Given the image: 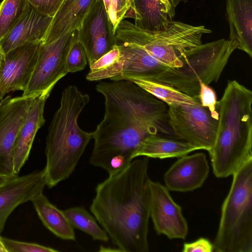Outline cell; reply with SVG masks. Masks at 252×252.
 Segmentation results:
<instances>
[{"label": "cell", "mask_w": 252, "mask_h": 252, "mask_svg": "<svg viewBox=\"0 0 252 252\" xmlns=\"http://www.w3.org/2000/svg\"><path fill=\"white\" fill-rule=\"evenodd\" d=\"M70 44L66 57L68 72L74 73L83 70L87 63L85 50L79 41L77 30L70 33Z\"/></svg>", "instance_id": "obj_26"}, {"label": "cell", "mask_w": 252, "mask_h": 252, "mask_svg": "<svg viewBox=\"0 0 252 252\" xmlns=\"http://www.w3.org/2000/svg\"><path fill=\"white\" fill-rule=\"evenodd\" d=\"M229 39L252 58V0H226Z\"/></svg>", "instance_id": "obj_20"}, {"label": "cell", "mask_w": 252, "mask_h": 252, "mask_svg": "<svg viewBox=\"0 0 252 252\" xmlns=\"http://www.w3.org/2000/svg\"><path fill=\"white\" fill-rule=\"evenodd\" d=\"M73 227L89 235L94 240L107 242L109 238L98 224L95 218L82 207H74L63 211Z\"/></svg>", "instance_id": "obj_24"}, {"label": "cell", "mask_w": 252, "mask_h": 252, "mask_svg": "<svg viewBox=\"0 0 252 252\" xmlns=\"http://www.w3.org/2000/svg\"><path fill=\"white\" fill-rule=\"evenodd\" d=\"M52 19L30 3L20 20L0 40V52L5 54L28 43L42 41Z\"/></svg>", "instance_id": "obj_16"}, {"label": "cell", "mask_w": 252, "mask_h": 252, "mask_svg": "<svg viewBox=\"0 0 252 252\" xmlns=\"http://www.w3.org/2000/svg\"><path fill=\"white\" fill-rule=\"evenodd\" d=\"M175 8L170 0H131L124 19L133 18L141 29L157 32L173 20Z\"/></svg>", "instance_id": "obj_18"}, {"label": "cell", "mask_w": 252, "mask_h": 252, "mask_svg": "<svg viewBox=\"0 0 252 252\" xmlns=\"http://www.w3.org/2000/svg\"><path fill=\"white\" fill-rule=\"evenodd\" d=\"M89 66L117 45L115 32L102 0H95L77 30Z\"/></svg>", "instance_id": "obj_10"}, {"label": "cell", "mask_w": 252, "mask_h": 252, "mask_svg": "<svg viewBox=\"0 0 252 252\" xmlns=\"http://www.w3.org/2000/svg\"><path fill=\"white\" fill-rule=\"evenodd\" d=\"M168 106V123L173 133L209 153L215 142L219 120L201 104Z\"/></svg>", "instance_id": "obj_8"}, {"label": "cell", "mask_w": 252, "mask_h": 252, "mask_svg": "<svg viewBox=\"0 0 252 252\" xmlns=\"http://www.w3.org/2000/svg\"><path fill=\"white\" fill-rule=\"evenodd\" d=\"M120 53L110 58L97 71L88 75L90 81L138 78L155 80L169 67L160 63L143 47L134 43H117Z\"/></svg>", "instance_id": "obj_7"}, {"label": "cell", "mask_w": 252, "mask_h": 252, "mask_svg": "<svg viewBox=\"0 0 252 252\" xmlns=\"http://www.w3.org/2000/svg\"><path fill=\"white\" fill-rule=\"evenodd\" d=\"M237 48L230 39H221L188 49L179 56L180 67L169 68L155 80L168 84L191 97H198L202 82H217Z\"/></svg>", "instance_id": "obj_6"}, {"label": "cell", "mask_w": 252, "mask_h": 252, "mask_svg": "<svg viewBox=\"0 0 252 252\" xmlns=\"http://www.w3.org/2000/svg\"><path fill=\"white\" fill-rule=\"evenodd\" d=\"M37 10L53 17L63 0H28Z\"/></svg>", "instance_id": "obj_30"}, {"label": "cell", "mask_w": 252, "mask_h": 252, "mask_svg": "<svg viewBox=\"0 0 252 252\" xmlns=\"http://www.w3.org/2000/svg\"><path fill=\"white\" fill-rule=\"evenodd\" d=\"M28 0H3L0 5V40L17 24L28 9Z\"/></svg>", "instance_id": "obj_25"}, {"label": "cell", "mask_w": 252, "mask_h": 252, "mask_svg": "<svg viewBox=\"0 0 252 252\" xmlns=\"http://www.w3.org/2000/svg\"><path fill=\"white\" fill-rule=\"evenodd\" d=\"M252 92L236 80H228L221 98L214 145L209 152L214 175H232L252 158Z\"/></svg>", "instance_id": "obj_3"}, {"label": "cell", "mask_w": 252, "mask_h": 252, "mask_svg": "<svg viewBox=\"0 0 252 252\" xmlns=\"http://www.w3.org/2000/svg\"><path fill=\"white\" fill-rule=\"evenodd\" d=\"M149 158L137 159L97 185L90 211L120 252H147Z\"/></svg>", "instance_id": "obj_2"}, {"label": "cell", "mask_w": 252, "mask_h": 252, "mask_svg": "<svg viewBox=\"0 0 252 252\" xmlns=\"http://www.w3.org/2000/svg\"><path fill=\"white\" fill-rule=\"evenodd\" d=\"M50 94L36 97L29 110L16 137L13 155V171L18 174L27 160L38 130L44 125V110Z\"/></svg>", "instance_id": "obj_17"}, {"label": "cell", "mask_w": 252, "mask_h": 252, "mask_svg": "<svg viewBox=\"0 0 252 252\" xmlns=\"http://www.w3.org/2000/svg\"><path fill=\"white\" fill-rule=\"evenodd\" d=\"M97 91L105 99V113L94 131L90 164L109 175L127 167L142 142L158 131L171 133L166 104L128 80L102 82Z\"/></svg>", "instance_id": "obj_1"}, {"label": "cell", "mask_w": 252, "mask_h": 252, "mask_svg": "<svg viewBox=\"0 0 252 252\" xmlns=\"http://www.w3.org/2000/svg\"><path fill=\"white\" fill-rule=\"evenodd\" d=\"M164 175L169 190L187 192L200 188L207 179L209 166L203 153L180 157Z\"/></svg>", "instance_id": "obj_15"}, {"label": "cell", "mask_w": 252, "mask_h": 252, "mask_svg": "<svg viewBox=\"0 0 252 252\" xmlns=\"http://www.w3.org/2000/svg\"><path fill=\"white\" fill-rule=\"evenodd\" d=\"M35 97L7 96L0 100V173L15 174L13 155L16 137Z\"/></svg>", "instance_id": "obj_11"}, {"label": "cell", "mask_w": 252, "mask_h": 252, "mask_svg": "<svg viewBox=\"0 0 252 252\" xmlns=\"http://www.w3.org/2000/svg\"><path fill=\"white\" fill-rule=\"evenodd\" d=\"M46 186L43 170L16 176L0 186V233L13 210L42 193Z\"/></svg>", "instance_id": "obj_14"}, {"label": "cell", "mask_w": 252, "mask_h": 252, "mask_svg": "<svg viewBox=\"0 0 252 252\" xmlns=\"http://www.w3.org/2000/svg\"><path fill=\"white\" fill-rule=\"evenodd\" d=\"M150 217L155 231L170 239H185L188 225L182 208L172 199L169 190L159 182H150Z\"/></svg>", "instance_id": "obj_13"}, {"label": "cell", "mask_w": 252, "mask_h": 252, "mask_svg": "<svg viewBox=\"0 0 252 252\" xmlns=\"http://www.w3.org/2000/svg\"><path fill=\"white\" fill-rule=\"evenodd\" d=\"M70 33L51 42H41L34 70L22 95L36 97L50 94L56 83L68 73L66 61Z\"/></svg>", "instance_id": "obj_9"}, {"label": "cell", "mask_w": 252, "mask_h": 252, "mask_svg": "<svg viewBox=\"0 0 252 252\" xmlns=\"http://www.w3.org/2000/svg\"></svg>", "instance_id": "obj_35"}, {"label": "cell", "mask_w": 252, "mask_h": 252, "mask_svg": "<svg viewBox=\"0 0 252 252\" xmlns=\"http://www.w3.org/2000/svg\"><path fill=\"white\" fill-rule=\"evenodd\" d=\"M31 201L39 219L48 229L61 239L75 240L74 228L63 211L50 203L43 192Z\"/></svg>", "instance_id": "obj_21"}, {"label": "cell", "mask_w": 252, "mask_h": 252, "mask_svg": "<svg viewBox=\"0 0 252 252\" xmlns=\"http://www.w3.org/2000/svg\"><path fill=\"white\" fill-rule=\"evenodd\" d=\"M214 251L213 244L208 239L200 238L191 243H185L183 252H212Z\"/></svg>", "instance_id": "obj_31"}, {"label": "cell", "mask_w": 252, "mask_h": 252, "mask_svg": "<svg viewBox=\"0 0 252 252\" xmlns=\"http://www.w3.org/2000/svg\"><path fill=\"white\" fill-rule=\"evenodd\" d=\"M0 252H7L6 247L0 236Z\"/></svg>", "instance_id": "obj_33"}, {"label": "cell", "mask_w": 252, "mask_h": 252, "mask_svg": "<svg viewBox=\"0 0 252 252\" xmlns=\"http://www.w3.org/2000/svg\"><path fill=\"white\" fill-rule=\"evenodd\" d=\"M18 175L6 174L0 173V186L5 184Z\"/></svg>", "instance_id": "obj_32"}, {"label": "cell", "mask_w": 252, "mask_h": 252, "mask_svg": "<svg viewBox=\"0 0 252 252\" xmlns=\"http://www.w3.org/2000/svg\"><path fill=\"white\" fill-rule=\"evenodd\" d=\"M114 32L130 5L131 0H102Z\"/></svg>", "instance_id": "obj_27"}, {"label": "cell", "mask_w": 252, "mask_h": 252, "mask_svg": "<svg viewBox=\"0 0 252 252\" xmlns=\"http://www.w3.org/2000/svg\"><path fill=\"white\" fill-rule=\"evenodd\" d=\"M199 84L198 97L201 105L207 108L212 116L215 119L219 120V114L216 110L217 100L215 92L208 85L202 82H200Z\"/></svg>", "instance_id": "obj_29"}, {"label": "cell", "mask_w": 252, "mask_h": 252, "mask_svg": "<svg viewBox=\"0 0 252 252\" xmlns=\"http://www.w3.org/2000/svg\"><path fill=\"white\" fill-rule=\"evenodd\" d=\"M42 41L28 43L7 53L0 52V100L11 92L27 88Z\"/></svg>", "instance_id": "obj_12"}, {"label": "cell", "mask_w": 252, "mask_h": 252, "mask_svg": "<svg viewBox=\"0 0 252 252\" xmlns=\"http://www.w3.org/2000/svg\"><path fill=\"white\" fill-rule=\"evenodd\" d=\"M127 80L134 83L168 105L201 104L199 97H191L168 84L138 78Z\"/></svg>", "instance_id": "obj_23"}, {"label": "cell", "mask_w": 252, "mask_h": 252, "mask_svg": "<svg viewBox=\"0 0 252 252\" xmlns=\"http://www.w3.org/2000/svg\"><path fill=\"white\" fill-rule=\"evenodd\" d=\"M88 94L74 85L63 91L60 106L55 113L46 139V165L43 169L46 186L52 188L68 178L74 170L94 132L83 130L78 118L89 102Z\"/></svg>", "instance_id": "obj_4"}, {"label": "cell", "mask_w": 252, "mask_h": 252, "mask_svg": "<svg viewBox=\"0 0 252 252\" xmlns=\"http://www.w3.org/2000/svg\"><path fill=\"white\" fill-rule=\"evenodd\" d=\"M7 252H57L58 250L38 244L19 241L2 237Z\"/></svg>", "instance_id": "obj_28"}, {"label": "cell", "mask_w": 252, "mask_h": 252, "mask_svg": "<svg viewBox=\"0 0 252 252\" xmlns=\"http://www.w3.org/2000/svg\"><path fill=\"white\" fill-rule=\"evenodd\" d=\"M232 176L229 191L221 207L214 251L252 252V158Z\"/></svg>", "instance_id": "obj_5"}, {"label": "cell", "mask_w": 252, "mask_h": 252, "mask_svg": "<svg viewBox=\"0 0 252 252\" xmlns=\"http://www.w3.org/2000/svg\"><path fill=\"white\" fill-rule=\"evenodd\" d=\"M173 7L175 8V7L181 2H186L188 0H170Z\"/></svg>", "instance_id": "obj_34"}, {"label": "cell", "mask_w": 252, "mask_h": 252, "mask_svg": "<svg viewBox=\"0 0 252 252\" xmlns=\"http://www.w3.org/2000/svg\"><path fill=\"white\" fill-rule=\"evenodd\" d=\"M95 0H63L42 41L49 43L78 30Z\"/></svg>", "instance_id": "obj_19"}, {"label": "cell", "mask_w": 252, "mask_h": 252, "mask_svg": "<svg viewBox=\"0 0 252 252\" xmlns=\"http://www.w3.org/2000/svg\"><path fill=\"white\" fill-rule=\"evenodd\" d=\"M198 150L199 148L187 142L152 134L142 142L134 154V158L139 156L160 159L178 158Z\"/></svg>", "instance_id": "obj_22"}]
</instances>
